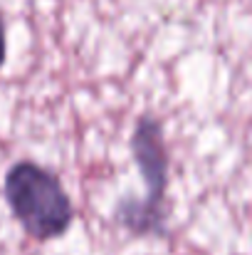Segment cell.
<instances>
[{
  "mask_svg": "<svg viewBox=\"0 0 252 255\" xmlns=\"http://www.w3.org/2000/svg\"><path fill=\"white\" fill-rule=\"evenodd\" d=\"M5 198L25 233L37 241L62 236L75 218L72 201L60 181L30 161H20L7 171Z\"/></svg>",
  "mask_w": 252,
  "mask_h": 255,
  "instance_id": "cell-1",
  "label": "cell"
},
{
  "mask_svg": "<svg viewBox=\"0 0 252 255\" xmlns=\"http://www.w3.org/2000/svg\"><path fill=\"white\" fill-rule=\"evenodd\" d=\"M5 60V35H2V20H0V65Z\"/></svg>",
  "mask_w": 252,
  "mask_h": 255,
  "instance_id": "cell-2",
  "label": "cell"
}]
</instances>
